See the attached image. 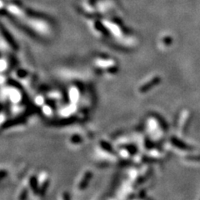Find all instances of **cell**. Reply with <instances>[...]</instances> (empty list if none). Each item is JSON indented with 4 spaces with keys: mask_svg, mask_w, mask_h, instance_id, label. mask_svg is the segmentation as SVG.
Masks as SVG:
<instances>
[{
    "mask_svg": "<svg viewBox=\"0 0 200 200\" xmlns=\"http://www.w3.org/2000/svg\"><path fill=\"white\" fill-rule=\"evenodd\" d=\"M160 81H161V78L159 77H155V78H153L151 79V81H149L147 84H145L141 88V92H146V91L149 90L150 88H152L153 86H155L158 84H159Z\"/></svg>",
    "mask_w": 200,
    "mask_h": 200,
    "instance_id": "obj_1",
    "label": "cell"
},
{
    "mask_svg": "<svg viewBox=\"0 0 200 200\" xmlns=\"http://www.w3.org/2000/svg\"><path fill=\"white\" fill-rule=\"evenodd\" d=\"M186 159L188 161H195V162H200V156H188Z\"/></svg>",
    "mask_w": 200,
    "mask_h": 200,
    "instance_id": "obj_3",
    "label": "cell"
},
{
    "mask_svg": "<svg viewBox=\"0 0 200 200\" xmlns=\"http://www.w3.org/2000/svg\"><path fill=\"white\" fill-rule=\"evenodd\" d=\"M172 143L173 145H175L176 147L178 148H181V149L184 150H189L192 149V148H190L188 144H184V142L178 140L176 138H172Z\"/></svg>",
    "mask_w": 200,
    "mask_h": 200,
    "instance_id": "obj_2",
    "label": "cell"
}]
</instances>
